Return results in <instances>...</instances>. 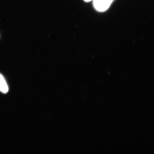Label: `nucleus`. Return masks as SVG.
Instances as JSON below:
<instances>
[{
  "label": "nucleus",
  "mask_w": 154,
  "mask_h": 154,
  "mask_svg": "<svg viewBox=\"0 0 154 154\" xmlns=\"http://www.w3.org/2000/svg\"><path fill=\"white\" fill-rule=\"evenodd\" d=\"M8 91V87L4 77L0 74V91L6 94Z\"/></svg>",
  "instance_id": "f03ea898"
},
{
  "label": "nucleus",
  "mask_w": 154,
  "mask_h": 154,
  "mask_svg": "<svg viewBox=\"0 0 154 154\" xmlns=\"http://www.w3.org/2000/svg\"><path fill=\"white\" fill-rule=\"evenodd\" d=\"M84 1L86 2H89L92 1V0H84Z\"/></svg>",
  "instance_id": "7ed1b4c3"
},
{
  "label": "nucleus",
  "mask_w": 154,
  "mask_h": 154,
  "mask_svg": "<svg viewBox=\"0 0 154 154\" xmlns=\"http://www.w3.org/2000/svg\"><path fill=\"white\" fill-rule=\"evenodd\" d=\"M114 0H92L94 8L98 11L103 12L110 7Z\"/></svg>",
  "instance_id": "f257e3e1"
}]
</instances>
